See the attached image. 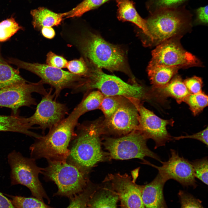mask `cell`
<instances>
[{
	"label": "cell",
	"instance_id": "cell-1",
	"mask_svg": "<svg viewBox=\"0 0 208 208\" xmlns=\"http://www.w3.org/2000/svg\"><path fill=\"white\" fill-rule=\"evenodd\" d=\"M102 120L78 124L75 135L69 146L70 152L66 161L87 175L97 163L110 159L108 153L104 152L101 147L100 137L103 134Z\"/></svg>",
	"mask_w": 208,
	"mask_h": 208
},
{
	"label": "cell",
	"instance_id": "cell-2",
	"mask_svg": "<svg viewBox=\"0 0 208 208\" xmlns=\"http://www.w3.org/2000/svg\"><path fill=\"white\" fill-rule=\"evenodd\" d=\"M80 116L73 110L66 118L40 135L30 147L31 158L47 161L66 160L70 144L75 135V129Z\"/></svg>",
	"mask_w": 208,
	"mask_h": 208
},
{
	"label": "cell",
	"instance_id": "cell-3",
	"mask_svg": "<svg viewBox=\"0 0 208 208\" xmlns=\"http://www.w3.org/2000/svg\"><path fill=\"white\" fill-rule=\"evenodd\" d=\"M81 46L85 58L95 68L123 72L129 76L132 81L135 80L126 67L125 53L119 47L91 33L83 39Z\"/></svg>",
	"mask_w": 208,
	"mask_h": 208
},
{
	"label": "cell",
	"instance_id": "cell-4",
	"mask_svg": "<svg viewBox=\"0 0 208 208\" xmlns=\"http://www.w3.org/2000/svg\"><path fill=\"white\" fill-rule=\"evenodd\" d=\"M84 77L85 82L80 91L96 89L105 96H121L141 101L150 97V92L143 86L137 83H126L115 76L104 73L101 69H89Z\"/></svg>",
	"mask_w": 208,
	"mask_h": 208
},
{
	"label": "cell",
	"instance_id": "cell-5",
	"mask_svg": "<svg viewBox=\"0 0 208 208\" xmlns=\"http://www.w3.org/2000/svg\"><path fill=\"white\" fill-rule=\"evenodd\" d=\"M41 174L45 179L53 182L57 191L53 196H64L69 200L81 193L90 181L88 176L65 161L48 160Z\"/></svg>",
	"mask_w": 208,
	"mask_h": 208
},
{
	"label": "cell",
	"instance_id": "cell-6",
	"mask_svg": "<svg viewBox=\"0 0 208 208\" xmlns=\"http://www.w3.org/2000/svg\"><path fill=\"white\" fill-rule=\"evenodd\" d=\"M8 160L11 170V185L25 186L29 190L33 197L43 202L44 198L49 203L50 199L39 179L42 168L37 166L35 160L13 151L8 155Z\"/></svg>",
	"mask_w": 208,
	"mask_h": 208
},
{
	"label": "cell",
	"instance_id": "cell-7",
	"mask_svg": "<svg viewBox=\"0 0 208 208\" xmlns=\"http://www.w3.org/2000/svg\"><path fill=\"white\" fill-rule=\"evenodd\" d=\"M9 62L18 67L29 70L40 77L43 83L49 85L55 89V99L64 89H72L79 92L85 80L84 76L77 75L61 69L38 63H30L11 59Z\"/></svg>",
	"mask_w": 208,
	"mask_h": 208
},
{
	"label": "cell",
	"instance_id": "cell-8",
	"mask_svg": "<svg viewBox=\"0 0 208 208\" xmlns=\"http://www.w3.org/2000/svg\"><path fill=\"white\" fill-rule=\"evenodd\" d=\"M147 140L135 130L118 138L106 137L103 144L108 151L110 159L126 160L133 158L141 159L148 157L160 161L159 157L148 147Z\"/></svg>",
	"mask_w": 208,
	"mask_h": 208
},
{
	"label": "cell",
	"instance_id": "cell-9",
	"mask_svg": "<svg viewBox=\"0 0 208 208\" xmlns=\"http://www.w3.org/2000/svg\"><path fill=\"white\" fill-rule=\"evenodd\" d=\"M180 12L171 8L157 10L146 20L150 40L157 45L181 32L187 23Z\"/></svg>",
	"mask_w": 208,
	"mask_h": 208
},
{
	"label": "cell",
	"instance_id": "cell-10",
	"mask_svg": "<svg viewBox=\"0 0 208 208\" xmlns=\"http://www.w3.org/2000/svg\"><path fill=\"white\" fill-rule=\"evenodd\" d=\"M152 55L149 65H162L180 68L201 65L200 61L195 55L183 48L177 36L157 45L152 51Z\"/></svg>",
	"mask_w": 208,
	"mask_h": 208
},
{
	"label": "cell",
	"instance_id": "cell-11",
	"mask_svg": "<svg viewBox=\"0 0 208 208\" xmlns=\"http://www.w3.org/2000/svg\"><path fill=\"white\" fill-rule=\"evenodd\" d=\"M135 105L138 113V124L136 130L147 140L151 139L155 142L154 148L164 146L173 139L167 131V125L172 126V119L161 118L151 111L144 107L140 100L128 98Z\"/></svg>",
	"mask_w": 208,
	"mask_h": 208
},
{
	"label": "cell",
	"instance_id": "cell-12",
	"mask_svg": "<svg viewBox=\"0 0 208 208\" xmlns=\"http://www.w3.org/2000/svg\"><path fill=\"white\" fill-rule=\"evenodd\" d=\"M22 82L11 85L0 89V107L11 108L16 115L22 106L36 105L35 99L31 96L36 92L43 96L47 92L40 81L36 83Z\"/></svg>",
	"mask_w": 208,
	"mask_h": 208
},
{
	"label": "cell",
	"instance_id": "cell-13",
	"mask_svg": "<svg viewBox=\"0 0 208 208\" xmlns=\"http://www.w3.org/2000/svg\"><path fill=\"white\" fill-rule=\"evenodd\" d=\"M138 113L134 103L124 97L117 109L109 118L102 119L104 134L124 135L136 129Z\"/></svg>",
	"mask_w": 208,
	"mask_h": 208
},
{
	"label": "cell",
	"instance_id": "cell-14",
	"mask_svg": "<svg viewBox=\"0 0 208 208\" xmlns=\"http://www.w3.org/2000/svg\"><path fill=\"white\" fill-rule=\"evenodd\" d=\"M52 91L51 88L43 96L34 113L29 117L31 125H39L38 128L42 130L43 134L46 129H49L64 119L68 111L65 104L55 99Z\"/></svg>",
	"mask_w": 208,
	"mask_h": 208
},
{
	"label": "cell",
	"instance_id": "cell-15",
	"mask_svg": "<svg viewBox=\"0 0 208 208\" xmlns=\"http://www.w3.org/2000/svg\"><path fill=\"white\" fill-rule=\"evenodd\" d=\"M171 155L166 161L160 162L161 166H158L148 161L145 164L156 168L158 174L166 182L170 179L177 181L184 186L196 187V181L194 170L190 162L183 157L179 156L174 150H170Z\"/></svg>",
	"mask_w": 208,
	"mask_h": 208
},
{
	"label": "cell",
	"instance_id": "cell-16",
	"mask_svg": "<svg viewBox=\"0 0 208 208\" xmlns=\"http://www.w3.org/2000/svg\"><path fill=\"white\" fill-rule=\"evenodd\" d=\"M104 181L109 182L117 192L120 208H145L142 197L143 185L136 184L128 174H111Z\"/></svg>",
	"mask_w": 208,
	"mask_h": 208
},
{
	"label": "cell",
	"instance_id": "cell-17",
	"mask_svg": "<svg viewBox=\"0 0 208 208\" xmlns=\"http://www.w3.org/2000/svg\"><path fill=\"white\" fill-rule=\"evenodd\" d=\"M166 182L158 174L151 182L143 185L142 197L145 208H167L163 194Z\"/></svg>",
	"mask_w": 208,
	"mask_h": 208
},
{
	"label": "cell",
	"instance_id": "cell-18",
	"mask_svg": "<svg viewBox=\"0 0 208 208\" xmlns=\"http://www.w3.org/2000/svg\"><path fill=\"white\" fill-rule=\"evenodd\" d=\"M99 186L88 201L86 208H117L118 196L108 181Z\"/></svg>",
	"mask_w": 208,
	"mask_h": 208
},
{
	"label": "cell",
	"instance_id": "cell-19",
	"mask_svg": "<svg viewBox=\"0 0 208 208\" xmlns=\"http://www.w3.org/2000/svg\"><path fill=\"white\" fill-rule=\"evenodd\" d=\"M152 93L158 97L174 98L179 104L184 102L185 98L191 94L185 85L180 76H175L166 85L158 88H152Z\"/></svg>",
	"mask_w": 208,
	"mask_h": 208
},
{
	"label": "cell",
	"instance_id": "cell-20",
	"mask_svg": "<svg viewBox=\"0 0 208 208\" xmlns=\"http://www.w3.org/2000/svg\"><path fill=\"white\" fill-rule=\"evenodd\" d=\"M118 8L117 16L122 21L132 22L142 30L149 38L150 36L147 29L146 20L142 18L137 11L134 3L130 0H116Z\"/></svg>",
	"mask_w": 208,
	"mask_h": 208
},
{
	"label": "cell",
	"instance_id": "cell-21",
	"mask_svg": "<svg viewBox=\"0 0 208 208\" xmlns=\"http://www.w3.org/2000/svg\"><path fill=\"white\" fill-rule=\"evenodd\" d=\"M32 128L29 117H22L16 114L7 116L0 115V132H18L36 138L39 135L30 130Z\"/></svg>",
	"mask_w": 208,
	"mask_h": 208
},
{
	"label": "cell",
	"instance_id": "cell-22",
	"mask_svg": "<svg viewBox=\"0 0 208 208\" xmlns=\"http://www.w3.org/2000/svg\"><path fill=\"white\" fill-rule=\"evenodd\" d=\"M30 13L33 18V26L38 29L45 27L58 26L66 16L65 12L57 13L44 7L32 10Z\"/></svg>",
	"mask_w": 208,
	"mask_h": 208
},
{
	"label": "cell",
	"instance_id": "cell-23",
	"mask_svg": "<svg viewBox=\"0 0 208 208\" xmlns=\"http://www.w3.org/2000/svg\"><path fill=\"white\" fill-rule=\"evenodd\" d=\"M180 68L162 65H151L147 67L148 74L152 88H160L167 84Z\"/></svg>",
	"mask_w": 208,
	"mask_h": 208
},
{
	"label": "cell",
	"instance_id": "cell-24",
	"mask_svg": "<svg viewBox=\"0 0 208 208\" xmlns=\"http://www.w3.org/2000/svg\"><path fill=\"white\" fill-rule=\"evenodd\" d=\"M104 96L97 90L90 92L74 109L80 116L87 112L99 109Z\"/></svg>",
	"mask_w": 208,
	"mask_h": 208
},
{
	"label": "cell",
	"instance_id": "cell-25",
	"mask_svg": "<svg viewBox=\"0 0 208 208\" xmlns=\"http://www.w3.org/2000/svg\"><path fill=\"white\" fill-rule=\"evenodd\" d=\"M27 82L19 71L0 60V89L13 84Z\"/></svg>",
	"mask_w": 208,
	"mask_h": 208
},
{
	"label": "cell",
	"instance_id": "cell-26",
	"mask_svg": "<svg viewBox=\"0 0 208 208\" xmlns=\"http://www.w3.org/2000/svg\"><path fill=\"white\" fill-rule=\"evenodd\" d=\"M98 186L89 181L81 193L70 200V204L66 208H86L88 201Z\"/></svg>",
	"mask_w": 208,
	"mask_h": 208
},
{
	"label": "cell",
	"instance_id": "cell-27",
	"mask_svg": "<svg viewBox=\"0 0 208 208\" xmlns=\"http://www.w3.org/2000/svg\"><path fill=\"white\" fill-rule=\"evenodd\" d=\"M184 102L189 105L194 115L195 116L207 106L208 96L202 91L196 94H190L186 97Z\"/></svg>",
	"mask_w": 208,
	"mask_h": 208
},
{
	"label": "cell",
	"instance_id": "cell-28",
	"mask_svg": "<svg viewBox=\"0 0 208 208\" xmlns=\"http://www.w3.org/2000/svg\"><path fill=\"white\" fill-rule=\"evenodd\" d=\"M111 0H84L76 7L66 12V18L79 17L90 10Z\"/></svg>",
	"mask_w": 208,
	"mask_h": 208
},
{
	"label": "cell",
	"instance_id": "cell-29",
	"mask_svg": "<svg viewBox=\"0 0 208 208\" xmlns=\"http://www.w3.org/2000/svg\"><path fill=\"white\" fill-rule=\"evenodd\" d=\"M15 208H55L37 198L18 196H9Z\"/></svg>",
	"mask_w": 208,
	"mask_h": 208
},
{
	"label": "cell",
	"instance_id": "cell-30",
	"mask_svg": "<svg viewBox=\"0 0 208 208\" xmlns=\"http://www.w3.org/2000/svg\"><path fill=\"white\" fill-rule=\"evenodd\" d=\"M124 97L119 96H104L99 109L103 113L105 119L108 118L112 116Z\"/></svg>",
	"mask_w": 208,
	"mask_h": 208
},
{
	"label": "cell",
	"instance_id": "cell-31",
	"mask_svg": "<svg viewBox=\"0 0 208 208\" xmlns=\"http://www.w3.org/2000/svg\"><path fill=\"white\" fill-rule=\"evenodd\" d=\"M22 28L12 17L2 21L0 23V42L7 40Z\"/></svg>",
	"mask_w": 208,
	"mask_h": 208
},
{
	"label": "cell",
	"instance_id": "cell-32",
	"mask_svg": "<svg viewBox=\"0 0 208 208\" xmlns=\"http://www.w3.org/2000/svg\"><path fill=\"white\" fill-rule=\"evenodd\" d=\"M194 170L195 178L208 185V162L207 157L190 162Z\"/></svg>",
	"mask_w": 208,
	"mask_h": 208
},
{
	"label": "cell",
	"instance_id": "cell-33",
	"mask_svg": "<svg viewBox=\"0 0 208 208\" xmlns=\"http://www.w3.org/2000/svg\"><path fill=\"white\" fill-rule=\"evenodd\" d=\"M66 67L72 74L82 76H85L89 70L86 63L82 57L68 62Z\"/></svg>",
	"mask_w": 208,
	"mask_h": 208
},
{
	"label": "cell",
	"instance_id": "cell-34",
	"mask_svg": "<svg viewBox=\"0 0 208 208\" xmlns=\"http://www.w3.org/2000/svg\"><path fill=\"white\" fill-rule=\"evenodd\" d=\"M181 208H203L199 201L192 195L180 190L178 194Z\"/></svg>",
	"mask_w": 208,
	"mask_h": 208
},
{
	"label": "cell",
	"instance_id": "cell-35",
	"mask_svg": "<svg viewBox=\"0 0 208 208\" xmlns=\"http://www.w3.org/2000/svg\"><path fill=\"white\" fill-rule=\"evenodd\" d=\"M68 61L62 56L50 51L47 55L46 64L55 68H62L66 67Z\"/></svg>",
	"mask_w": 208,
	"mask_h": 208
},
{
	"label": "cell",
	"instance_id": "cell-36",
	"mask_svg": "<svg viewBox=\"0 0 208 208\" xmlns=\"http://www.w3.org/2000/svg\"><path fill=\"white\" fill-rule=\"evenodd\" d=\"M184 83L189 91L195 94L202 91L203 86L202 79L199 77L194 76L183 81Z\"/></svg>",
	"mask_w": 208,
	"mask_h": 208
},
{
	"label": "cell",
	"instance_id": "cell-37",
	"mask_svg": "<svg viewBox=\"0 0 208 208\" xmlns=\"http://www.w3.org/2000/svg\"><path fill=\"white\" fill-rule=\"evenodd\" d=\"M185 0H150L148 6L152 5L157 10L171 8L178 5Z\"/></svg>",
	"mask_w": 208,
	"mask_h": 208
},
{
	"label": "cell",
	"instance_id": "cell-38",
	"mask_svg": "<svg viewBox=\"0 0 208 208\" xmlns=\"http://www.w3.org/2000/svg\"><path fill=\"white\" fill-rule=\"evenodd\" d=\"M208 127L203 130L192 135H187L185 136L172 137L173 139L178 140L184 138H191L198 140L207 146L208 145Z\"/></svg>",
	"mask_w": 208,
	"mask_h": 208
},
{
	"label": "cell",
	"instance_id": "cell-39",
	"mask_svg": "<svg viewBox=\"0 0 208 208\" xmlns=\"http://www.w3.org/2000/svg\"><path fill=\"white\" fill-rule=\"evenodd\" d=\"M208 8L207 5L200 7L196 10L197 18L201 23L205 24L208 23Z\"/></svg>",
	"mask_w": 208,
	"mask_h": 208
},
{
	"label": "cell",
	"instance_id": "cell-40",
	"mask_svg": "<svg viewBox=\"0 0 208 208\" xmlns=\"http://www.w3.org/2000/svg\"><path fill=\"white\" fill-rule=\"evenodd\" d=\"M0 208H15L11 200L0 192Z\"/></svg>",
	"mask_w": 208,
	"mask_h": 208
},
{
	"label": "cell",
	"instance_id": "cell-41",
	"mask_svg": "<svg viewBox=\"0 0 208 208\" xmlns=\"http://www.w3.org/2000/svg\"><path fill=\"white\" fill-rule=\"evenodd\" d=\"M41 30L43 36L47 38L52 39L55 35V32L51 27H43L41 29Z\"/></svg>",
	"mask_w": 208,
	"mask_h": 208
}]
</instances>
